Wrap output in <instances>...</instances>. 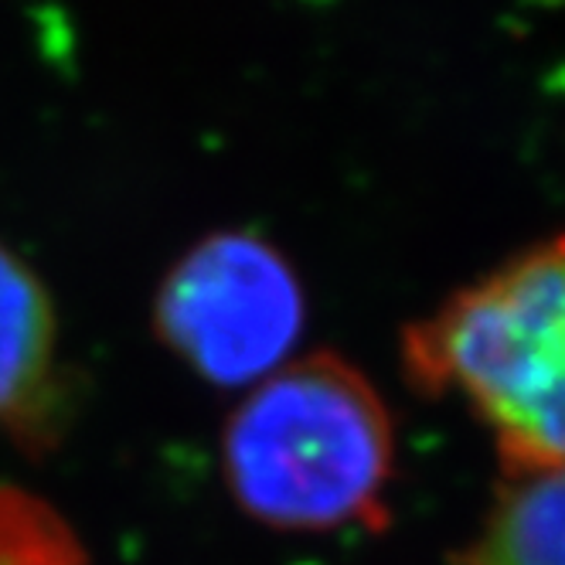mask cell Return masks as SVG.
<instances>
[{
  "label": "cell",
  "mask_w": 565,
  "mask_h": 565,
  "mask_svg": "<svg viewBox=\"0 0 565 565\" xmlns=\"http://www.w3.org/2000/svg\"><path fill=\"white\" fill-rule=\"evenodd\" d=\"M218 457L246 518L282 535H331L382 518L395 429L382 392L351 361L313 351L242 392Z\"/></svg>",
  "instance_id": "cell-1"
},
{
  "label": "cell",
  "mask_w": 565,
  "mask_h": 565,
  "mask_svg": "<svg viewBox=\"0 0 565 565\" xmlns=\"http://www.w3.org/2000/svg\"><path fill=\"white\" fill-rule=\"evenodd\" d=\"M0 565H89V552L55 504L0 483Z\"/></svg>",
  "instance_id": "cell-6"
},
{
  "label": "cell",
  "mask_w": 565,
  "mask_h": 565,
  "mask_svg": "<svg viewBox=\"0 0 565 565\" xmlns=\"http://www.w3.org/2000/svg\"><path fill=\"white\" fill-rule=\"evenodd\" d=\"M423 395H454L494 433L504 473L565 467V235L454 294L402 338Z\"/></svg>",
  "instance_id": "cell-2"
},
{
  "label": "cell",
  "mask_w": 565,
  "mask_h": 565,
  "mask_svg": "<svg viewBox=\"0 0 565 565\" xmlns=\"http://www.w3.org/2000/svg\"><path fill=\"white\" fill-rule=\"evenodd\" d=\"M65 423L58 313L38 273L0 242V433L49 450Z\"/></svg>",
  "instance_id": "cell-4"
},
{
  "label": "cell",
  "mask_w": 565,
  "mask_h": 565,
  "mask_svg": "<svg viewBox=\"0 0 565 565\" xmlns=\"http://www.w3.org/2000/svg\"><path fill=\"white\" fill-rule=\"evenodd\" d=\"M307 328L303 282L269 238L222 228L168 269L153 297V334L215 388L249 392L287 361Z\"/></svg>",
  "instance_id": "cell-3"
},
{
  "label": "cell",
  "mask_w": 565,
  "mask_h": 565,
  "mask_svg": "<svg viewBox=\"0 0 565 565\" xmlns=\"http://www.w3.org/2000/svg\"><path fill=\"white\" fill-rule=\"evenodd\" d=\"M457 565H565V467L504 473Z\"/></svg>",
  "instance_id": "cell-5"
}]
</instances>
